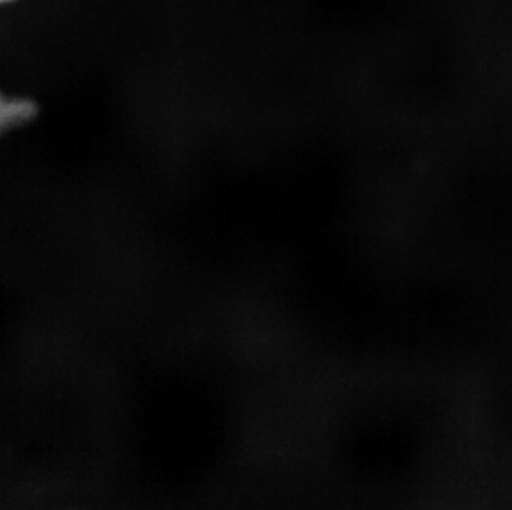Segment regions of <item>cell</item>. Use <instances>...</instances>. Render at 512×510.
<instances>
[{"label":"cell","mask_w":512,"mask_h":510,"mask_svg":"<svg viewBox=\"0 0 512 510\" xmlns=\"http://www.w3.org/2000/svg\"><path fill=\"white\" fill-rule=\"evenodd\" d=\"M34 105L22 98H10L0 93V135L24 125L34 116Z\"/></svg>","instance_id":"6da1fadb"},{"label":"cell","mask_w":512,"mask_h":510,"mask_svg":"<svg viewBox=\"0 0 512 510\" xmlns=\"http://www.w3.org/2000/svg\"><path fill=\"white\" fill-rule=\"evenodd\" d=\"M5 2H12V0H0V4H5Z\"/></svg>","instance_id":"7a4b0ae2"}]
</instances>
